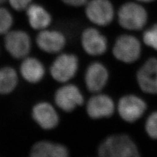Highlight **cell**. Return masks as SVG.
Segmentation results:
<instances>
[{
  "label": "cell",
  "instance_id": "cell-1",
  "mask_svg": "<svg viewBox=\"0 0 157 157\" xmlns=\"http://www.w3.org/2000/svg\"><path fill=\"white\" fill-rule=\"evenodd\" d=\"M101 157H137L140 151L135 141L126 134H112L103 140L98 147Z\"/></svg>",
  "mask_w": 157,
  "mask_h": 157
},
{
  "label": "cell",
  "instance_id": "cell-2",
  "mask_svg": "<svg viewBox=\"0 0 157 157\" xmlns=\"http://www.w3.org/2000/svg\"><path fill=\"white\" fill-rule=\"evenodd\" d=\"M79 68V60L73 53H59L49 67V74L56 82L64 84L74 78Z\"/></svg>",
  "mask_w": 157,
  "mask_h": 157
},
{
  "label": "cell",
  "instance_id": "cell-3",
  "mask_svg": "<svg viewBox=\"0 0 157 157\" xmlns=\"http://www.w3.org/2000/svg\"><path fill=\"white\" fill-rule=\"evenodd\" d=\"M117 18L119 25L124 29L140 31L145 26L148 14L140 4L128 2L121 7L117 13Z\"/></svg>",
  "mask_w": 157,
  "mask_h": 157
},
{
  "label": "cell",
  "instance_id": "cell-4",
  "mask_svg": "<svg viewBox=\"0 0 157 157\" xmlns=\"http://www.w3.org/2000/svg\"><path fill=\"white\" fill-rule=\"evenodd\" d=\"M142 52L140 41L130 34L118 37L113 46V55L117 60L124 63H133L140 59Z\"/></svg>",
  "mask_w": 157,
  "mask_h": 157
},
{
  "label": "cell",
  "instance_id": "cell-5",
  "mask_svg": "<svg viewBox=\"0 0 157 157\" xmlns=\"http://www.w3.org/2000/svg\"><path fill=\"white\" fill-rule=\"evenodd\" d=\"M3 42L6 51L16 60H22L28 56L32 48L30 36L22 29H11L4 36Z\"/></svg>",
  "mask_w": 157,
  "mask_h": 157
},
{
  "label": "cell",
  "instance_id": "cell-6",
  "mask_svg": "<svg viewBox=\"0 0 157 157\" xmlns=\"http://www.w3.org/2000/svg\"><path fill=\"white\" fill-rule=\"evenodd\" d=\"M147 109V104L143 98L133 94L122 96L117 105V111L121 119L130 124L139 121Z\"/></svg>",
  "mask_w": 157,
  "mask_h": 157
},
{
  "label": "cell",
  "instance_id": "cell-7",
  "mask_svg": "<svg viewBox=\"0 0 157 157\" xmlns=\"http://www.w3.org/2000/svg\"><path fill=\"white\" fill-rule=\"evenodd\" d=\"M54 101L59 109L66 113H70L83 105L85 98L77 85L67 82L62 84L56 90Z\"/></svg>",
  "mask_w": 157,
  "mask_h": 157
},
{
  "label": "cell",
  "instance_id": "cell-8",
  "mask_svg": "<svg viewBox=\"0 0 157 157\" xmlns=\"http://www.w3.org/2000/svg\"><path fill=\"white\" fill-rule=\"evenodd\" d=\"M85 14L90 22L98 26H107L113 22L115 11L108 0H90L86 4Z\"/></svg>",
  "mask_w": 157,
  "mask_h": 157
},
{
  "label": "cell",
  "instance_id": "cell-9",
  "mask_svg": "<svg viewBox=\"0 0 157 157\" xmlns=\"http://www.w3.org/2000/svg\"><path fill=\"white\" fill-rule=\"evenodd\" d=\"M35 41L39 50L50 55H58L67 44L64 33L58 29L49 28L38 32Z\"/></svg>",
  "mask_w": 157,
  "mask_h": 157
},
{
  "label": "cell",
  "instance_id": "cell-10",
  "mask_svg": "<svg viewBox=\"0 0 157 157\" xmlns=\"http://www.w3.org/2000/svg\"><path fill=\"white\" fill-rule=\"evenodd\" d=\"M116 108L113 98L101 92L94 94L86 104V113L94 120L110 118L113 115Z\"/></svg>",
  "mask_w": 157,
  "mask_h": 157
},
{
  "label": "cell",
  "instance_id": "cell-11",
  "mask_svg": "<svg viewBox=\"0 0 157 157\" xmlns=\"http://www.w3.org/2000/svg\"><path fill=\"white\" fill-rule=\"evenodd\" d=\"M32 117L36 124L45 130H52L60 122V117L55 105L46 101H39L32 109Z\"/></svg>",
  "mask_w": 157,
  "mask_h": 157
},
{
  "label": "cell",
  "instance_id": "cell-12",
  "mask_svg": "<svg viewBox=\"0 0 157 157\" xmlns=\"http://www.w3.org/2000/svg\"><path fill=\"white\" fill-rule=\"evenodd\" d=\"M136 81L144 93L157 95V58L151 57L144 62L136 73Z\"/></svg>",
  "mask_w": 157,
  "mask_h": 157
},
{
  "label": "cell",
  "instance_id": "cell-13",
  "mask_svg": "<svg viewBox=\"0 0 157 157\" xmlns=\"http://www.w3.org/2000/svg\"><path fill=\"white\" fill-rule=\"evenodd\" d=\"M81 44L83 51L92 56L104 55L108 48L106 37L95 28H87L82 32Z\"/></svg>",
  "mask_w": 157,
  "mask_h": 157
},
{
  "label": "cell",
  "instance_id": "cell-14",
  "mask_svg": "<svg viewBox=\"0 0 157 157\" xmlns=\"http://www.w3.org/2000/svg\"><path fill=\"white\" fill-rule=\"evenodd\" d=\"M109 78L107 67L100 62H92L85 73V83L87 90L95 94L101 92L106 86Z\"/></svg>",
  "mask_w": 157,
  "mask_h": 157
},
{
  "label": "cell",
  "instance_id": "cell-15",
  "mask_svg": "<svg viewBox=\"0 0 157 157\" xmlns=\"http://www.w3.org/2000/svg\"><path fill=\"white\" fill-rule=\"evenodd\" d=\"M19 74L28 83L36 85L45 77L46 68L39 59L29 55L22 60L19 66Z\"/></svg>",
  "mask_w": 157,
  "mask_h": 157
},
{
  "label": "cell",
  "instance_id": "cell-16",
  "mask_svg": "<svg viewBox=\"0 0 157 157\" xmlns=\"http://www.w3.org/2000/svg\"><path fill=\"white\" fill-rule=\"evenodd\" d=\"M25 12L29 25L34 30L39 32L51 26L52 21L51 14L41 5L32 3Z\"/></svg>",
  "mask_w": 157,
  "mask_h": 157
},
{
  "label": "cell",
  "instance_id": "cell-17",
  "mask_svg": "<svg viewBox=\"0 0 157 157\" xmlns=\"http://www.w3.org/2000/svg\"><path fill=\"white\" fill-rule=\"evenodd\" d=\"M29 154L32 157H67L69 150L63 144L42 140L32 146Z\"/></svg>",
  "mask_w": 157,
  "mask_h": 157
},
{
  "label": "cell",
  "instance_id": "cell-18",
  "mask_svg": "<svg viewBox=\"0 0 157 157\" xmlns=\"http://www.w3.org/2000/svg\"><path fill=\"white\" fill-rule=\"evenodd\" d=\"M18 73L11 66L0 67V95H8L15 90L19 82Z\"/></svg>",
  "mask_w": 157,
  "mask_h": 157
},
{
  "label": "cell",
  "instance_id": "cell-19",
  "mask_svg": "<svg viewBox=\"0 0 157 157\" xmlns=\"http://www.w3.org/2000/svg\"><path fill=\"white\" fill-rule=\"evenodd\" d=\"M14 18L9 10L0 5V36H5L11 30Z\"/></svg>",
  "mask_w": 157,
  "mask_h": 157
},
{
  "label": "cell",
  "instance_id": "cell-20",
  "mask_svg": "<svg viewBox=\"0 0 157 157\" xmlns=\"http://www.w3.org/2000/svg\"><path fill=\"white\" fill-rule=\"evenodd\" d=\"M142 40L146 46L157 51V23L144 31Z\"/></svg>",
  "mask_w": 157,
  "mask_h": 157
},
{
  "label": "cell",
  "instance_id": "cell-21",
  "mask_svg": "<svg viewBox=\"0 0 157 157\" xmlns=\"http://www.w3.org/2000/svg\"><path fill=\"white\" fill-rule=\"evenodd\" d=\"M145 130L151 139L157 140V111L152 112L147 118Z\"/></svg>",
  "mask_w": 157,
  "mask_h": 157
},
{
  "label": "cell",
  "instance_id": "cell-22",
  "mask_svg": "<svg viewBox=\"0 0 157 157\" xmlns=\"http://www.w3.org/2000/svg\"><path fill=\"white\" fill-rule=\"evenodd\" d=\"M32 1L33 0H7V2L14 11L21 12L25 11L32 3Z\"/></svg>",
  "mask_w": 157,
  "mask_h": 157
},
{
  "label": "cell",
  "instance_id": "cell-23",
  "mask_svg": "<svg viewBox=\"0 0 157 157\" xmlns=\"http://www.w3.org/2000/svg\"><path fill=\"white\" fill-rule=\"evenodd\" d=\"M61 1L67 6L74 7H79L83 6H86L88 0H61Z\"/></svg>",
  "mask_w": 157,
  "mask_h": 157
},
{
  "label": "cell",
  "instance_id": "cell-24",
  "mask_svg": "<svg viewBox=\"0 0 157 157\" xmlns=\"http://www.w3.org/2000/svg\"><path fill=\"white\" fill-rule=\"evenodd\" d=\"M137 1H139L140 2H144V3H148V2H151L154 1V0H137Z\"/></svg>",
  "mask_w": 157,
  "mask_h": 157
},
{
  "label": "cell",
  "instance_id": "cell-25",
  "mask_svg": "<svg viewBox=\"0 0 157 157\" xmlns=\"http://www.w3.org/2000/svg\"><path fill=\"white\" fill-rule=\"evenodd\" d=\"M7 0H0V5H2L5 2H7Z\"/></svg>",
  "mask_w": 157,
  "mask_h": 157
}]
</instances>
